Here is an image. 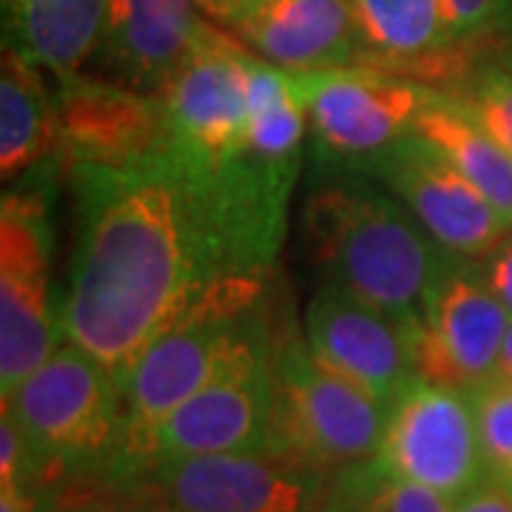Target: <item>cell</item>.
<instances>
[{"instance_id": "27", "label": "cell", "mask_w": 512, "mask_h": 512, "mask_svg": "<svg viewBox=\"0 0 512 512\" xmlns=\"http://www.w3.org/2000/svg\"><path fill=\"white\" fill-rule=\"evenodd\" d=\"M453 512H512V487L484 478L476 490L458 498Z\"/></svg>"}, {"instance_id": "9", "label": "cell", "mask_w": 512, "mask_h": 512, "mask_svg": "<svg viewBox=\"0 0 512 512\" xmlns=\"http://www.w3.org/2000/svg\"><path fill=\"white\" fill-rule=\"evenodd\" d=\"M376 458L413 484L464 498L487 478L473 396L416 379L390 407Z\"/></svg>"}, {"instance_id": "35", "label": "cell", "mask_w": 512, "mask_h": 512, "mask_svg": "<svg viewBox=\"0 0 512 512\" xmlns=\"http://www.w3.org/2000/svg\"><path fill=\"white\" fill-rule=\"evenodd\" d=\"M72 512H106V510H100V507H80V510H72Z\"/></svg>"}, {"instance_id": "14", "label": "cell", "mask_w": 512, "mask_h": 512, "mask_svg": "<svg viewBox=\"0 0 512 512\" xmlns=\"http://www.w3.org/2000/svg\"><path fill=\"white\" fill-rule=\"evenodd\" d=\"M60 146L77 165H131L165 148L160 94L123 89L89 77L60 80L57 94Z\"/></svg>"}, {"instance_id": "15", "label": "cell", "mask_w": 512, "mask_h": 512, "mask_svg": "<svg viewBox=\"0 0 512 512\" xmlns=\"http://www.w3.org/2000/svg\"><path fill=\"white\" fill-rule=\"evenodd\" d=\"M271 421L274 376L268 362L205 387L174 410L157 433L154 467L174 458L268 450Z\"/></svg>"}, {"instance_id": "2", "label": "cell", "mask_w": 512, "mask_h": 512, "mask_svg": "<svg viewBox=\"0 0 512 512\" xmlns=\"http://www.w3.org/2000/svg\"><path fill=\"white\" fill-rule=\"evenodd\" d=\"M259 313L262 276H225L151 342L120 382L123 421L109 464L114 476L128 478L154 467L157 433L188 399L274 359Z\"/></svg>"}, {"instance_id": "31", "label": "cell", "mask_w": 512, "mask_h": 512, "mask_svg": "<svg viewBox=\"0 0 512 512\" xmlns=\"http://www.w3.org/2000/svg\"><path fill=\"white\" fill-rule=\"evenodd\" d=\"M493 379H504V382H512V322H510V328H507V336H504L501 353H498V365H495Z\"/></svg>"}, {"instance_id": "26", "label": "cell", "mask_w": 512, "mask_h": 512, "mask_svg": "<svg viewBox=\"0 0 512 512\" xmlns=\"http://www.w3.org/2000/svg\"><path fill=\"white\" fill-rule=\"evenodd\" d=\"M441 6L453 46L467 43L484 29H493L495 0H441Z\"/></svg>"}, {"instance_id": "7", "label": "cell", "mask_w": 512, "mask_h": 512, "mask_svg": "<svg viewBox=\"0 0 512 512\" xmlns=\"http://www.w3.org/2000/svg\"><path fill=\"white\" fill-rule=\"evenodd\" d=\"M49 214L35 191L0 208V387L12 393L57 350L60 319L49 291Z\"/></svg>"}, {"instance_id": "1", "label": "cell", "mask_w": 512, "mask_h": 512, "mask_svg": "<svg viewBox=\"0 0 512 512\" xmlns=\"http://www.w3.org/2000/svg\"><path fill=\"white\" fill-rule=\"evenodd\" d=\"M74 174L80 237L60 333L123 382L220 274L194 191L165 151Z\"/></svg>"}, {"instance_id": "10", "label": "cell", "mask_w": 512, "mask_h": 512, "mask_svg": "<svg viewBox=\"0 0 512 512\" xmlns=\"http://www.w3.org/2000/svg\"><path fill=\"white\" fill-rule=\"evenodd\" d=\"M319 143L342 157H379L413 131L427 89L376 66L288 72Z\"/></svg>"}, {"instance_id": "6", "label": "cell", "mask_w": 512, "mask_h": 512, "mask_svg": "<svg viewBox=\"0 0 512 512\" xmlns=\"http://www.w3.org/2000/svg\"><path fill=\"white\" fill-rule=\"evenodd\" d=\"M251 57L237 40L205 29L194 55L160 89L165 109V154L188 174L208 171L248 140Z\"/></svg>"}, {"instance_id": "19", "label": "cell", "mask_w": 512, "mask_h": 512, "mask_svg": "<svg viewBox=\"0 0 512 512\" xmlns=\"http://www.w3.org/2000/svg\"><path fill=\"white\" fill-rule=\"evenodd\" d=\"M413 134L439 148L493 202L512 231V154L478 123L473 111L461 100L430 92L416 114Z\"/></svg>"}, {"instance_id": "12", "label": "cell", "mask_w": 512, "mask_h": 512, "mask_svg": "<svg viewBox=\"0 0 512 512\" xmlns=\"http://www.w3.org/2000/svg\"><path fill=\"white\" fill-rule=\"evenodd\" d=\"M370 165L430 239L450 256L473 259L493 254L510 234L493 202L439 148L413 131L373 157Z\"/></svg>"}, {"instance_id": "25", "label": "cell", "mask_w": 512, "mask_h": 512, "mask_svg": "<svg viewBox=\"0 0 512 512\" xmlns=\"http://www.w3.org/2000/svg\"><path fill=\"white\" fill-rule=\"evenodd\" d=\"M35 458L32 447L20 430L18 419L3 404L0 413V484H35Z\"/></svg>"}, {"instance_id": "3", "label": "cell", "mask_w": 512, "mask_h": 512, "mask_svg": "<svg viewBox=\"0 0 512 512\" xmlns=\"http://www.w3.org/2000/svg\"><path fill=\"white\" fill-rule=\"evenodd\" d=\"M313 254L339 285L410 333L424 325L447 251L402 202L370 188H328L308 205Z\"/></svg>"}, {"instance_id": "5", "label": "cell", "mask_w": 512, "mask_h": 512, "mask_svg": "<svg viewBox=\"0 0 512 512\" xmlns=\"http://www.w3.org/2000/svg\"><path fill=\"white\" fill-rule=\"evenodd\" d=\"M3 404L32 447L35 476L111 464L123 421V390L106 367L72 342L60 345L6 393Z\"/></svg>"}, {"instance_id": "11", "label": "cell", "mask_w": 512, "mask_h": 512, "mask_svg": "<svg viewBox=\"0 0 512 512\" xmlns=\"http://www.w3.org/2000/svg\"><path fill=\"white\" fill-rule=\"evenodd\" d=\"M154 495L183 512H319L330 476L274 450L157 464Z\"/></svg>"}, {"instance_id": "30", "label": "cell", "mask_w": 512, "mask_h": 512, "mask_svg": "<svg viewBox=\"0 0 512 512\" xmlns=\"http://www.w3.org/2000/svg\"><path fill=\"white\" fill-rule=\"evenodd\" d=\"M0 512H37L35 484H0Z\"/></svg>"}, {"instance_id": "20", "label": "cell", "mask_w": 512, "mask_h": 512, "mask_svg": "<svg viewBox=\"0 0 512 512\" xmlns=\"http://www.w3.org/2000/svg\"><path fill=\"white\" fill-rule=\"evenodd\" d=\"M362 63L424 66L453 49L441 0H353Z\"/></svg>"}, {"instance_id": "32", "label": "cell", "mask_w": 512, "mask_h": 512, "mask_svg": "<svg viewBox=\"0 0 512 512\" xmlns=\"http://www.w3.org/2000/svg\"><path fill=\"white\" fill-rule=\"evenodd\" d=\"M498 32H501V46H498V52H495V63L504 66V69L512 74V20L507 26H501Z\"/></svg>"}, {"instance_id": "29", "label": "cell", "mask_w": 512, "mask_h": 512, "mask_svg": "<svg viewBox=\"0 0 512 512\" xmlns=\"http://www.w3.org/2000/svg\"><path fill=\"white\" fill-rule=\"evenodd\" d=\"M268 3H274V0H197V6L208 18H214L228 29H237L242 20H248L256 9H262Z\"/></svg>"}, {"instance_id": "13", "label": "cell", "mask_w": 512, "mask_h": 512, "mask_svg": "<svg viewBox=\"0 0 512 512\" xmlns=\"http://www.w3.org/2000/svg\"><path fill=\"white\" fill-rule=\"evenodd\" d=\"M305 330L325 365L382 402L393 404L416 382L413 333L339 285L328 282L313 296Z\"/></svg>"}, {"instance_id": "22", "label": "cell", "mask_w": 512, "mask_h": 512, "mask_svg": "<svg viewBox=\"0 0 512 512\" xmlns=\"http://www.w3.org/2000/svg\"><path fill=\"white\" fill-rule=\"evenodd\" d=\"M456 501L396 476L379 458L330 478L319 512H453Z\"/></svg>"}, {"instance_id": "21", "label": "cell", "mask_w": 512, "mask_h": 512, "mask_svg": "<svg viewBox=\"0 0 512 512\" xmlns=\"http://www.w3.org/2000/svg\"><path fill=\"white\" fill-rule=\"evenodd\" d=\"M60 146L57 106L46 86L18 49H3L0 74V174L3 180L18 177L37 165L52 148Z\"/></svg>"}, {"instance_id": "24", "label": "cell", "mask_w": 512, "mask_h": 512, "mask_svg": "<svg viewBox=\"0 0 512 512\" xmlns=\"http://www.w3.org/2000/svg\"><path fill=\"white\" fill-rule=\"evenodd\" d=\"M461 103L512 154V74L495 60L490 66H481L470 77Z\"/></svg>"}, {"instance_id": "34", "label": "cell", "mask_w": 512, "mask_h": 512, "mask_svg": "<svg viewBox=\"0 0 512 512\" xmlns=\"http://www.w3.org/2000/svg\"><path fill=\"white\" fill-rule=\"evenodd\" d=\"M512 20V0H495V20L493 29L498 32L501 26H507Z\"/></svg>"}, {"instance_id": "18", "label": "cell", "mask_w": 512, "mask_h": 512, "mask_svg": "<svg viewBox=\"0 0 512 512\" xmlns=\"http://www.w3.org/2000/svg\"><path fill=\"white\" fill-rule=\"evenodd\" d=\"M106 20L109 0H6V46L66 80L106 37Z\"/></svg>"}, {"instance_id": "33", "label": "cell", "mask_w": 512, "mask_h": 512, "mask_svg": "<svg viewBox=\"0 0 512 512\" xmlns=\"http://www.w3.org/2000/svg\"><path fill=\"white\" fill-rule=\"evenodd\" d=\"M117 512H183V510L171 507V504H168V501H163L160 495H154V498H148V501L131 504V507H123V510H117Z\"/></svg>"}, {"instance_id": "17", "label": "cell", "mask_w": 512, "mask_h": 512, "mask_svg": "<svg viewBox=\"0 0 512 512\" xmlns=\"http://www.w3.org/2000/svg\"><path fill=\"white\" fill-rule=\"evenodd\" d=\"M205 29L197 0H109L103 43L131 83L160 92L194 55Z\"/></svg>"}, {"instance_id": "16", "label": "cell", "mask_w": 512, "mask_h": 512, "mask_svg": "<svg viewBox=\"0 0 512 512\" xmlns=\"http://www.w3.org/2000/svg\"><path fill=\"white\" fill-rule=\"evenodd\" d=\"M234 32L265 63L285 72L362 63L353 0H274Z\"/></svg>"}, {"instance_id": "4", "label": "cell", "mask_w": 512, "mask_h": 512, "mask_svg": "<svg viewBox=\"0 0 512 512\" xmlns=\"http://www.w3.org/2000/svg\"><path fill=\"white\" fill-rule=\"evenodd\" d=\"M274 421L268 450L325 476L379 456L393 404L328 367L308 342L274 350Z\"/></svg>"}, {"instance_id": "28", "label": "cell", "mask_w": 512, "mask_h": 512, "mask_svg": "<svg viewBox=\"0 0 512 512\" xmlns=\"http://www.w3.org/2000/svg\"><path fill=\"white\" fill-rule=\"evenodd\" d=\"M487 285L501 299V305L512 316V237H507L490 256V268H487Z\"/></svg>"}, {"instance_id": "23", "label": "cell", "mask_w": 512, "mask_h": 512, "mask_svg": "<svg viewBox=\"0 0 512 512\" xmlns=\"http://www.w3.org/2000/svg\"><path fill=\"white\" fill-rule=\"evenodd\" d=\"M470 396L487 478L512 487V382L493 379Z\"/></svg>"}, {"instance_id": "8", "label": "cell", "mask_w": 512, "mask_h": 512, "mask_svg": "<svg viewBox=\"0 0 512 512\" xmlns=\"http://www.w3.org/2000/svg\"><path fill=\"white\" fill-rule=\"evenodd\" d=\"M512 316L487 276L461 256L444 259L427 296L424 325L413 333L416 379L458 393L493 382Z\"/></svg>"}]
</instances>
